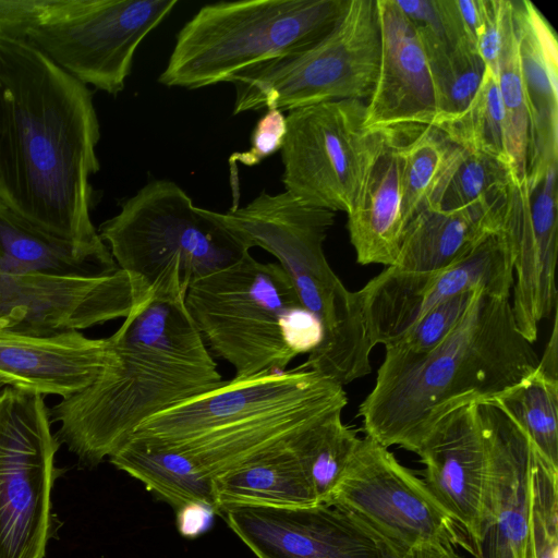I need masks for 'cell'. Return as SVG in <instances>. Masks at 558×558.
I'll list each match as a JSON object with an SVG mask.
<instances>
[{"mask_svg":"<svg viewBox=\"0 0 558 558\" xmlns=\"http://www.w3.org/2000/svg\"><path fill=\"white\" fill-rule=\"evenodd\" d=\"M0 198L46 232L113 258L90 211L100 169L93 90L28 44L0 36Z\"/></svg>","mask_w":558,"mask_h":558,"instance_id":"1","label":"cell"},{"mask_svg":"<svg viewBox=\"0 0 558 558\" xmlns=\"http://www.w3.org/2000/svg\"><path fill=\"white\" fill-rule=\"evenodd\" d=\"M186 289L178 277L155 283L109 337L116 362L49 410L57 439L83 465H98L145 421L223 380L186 310Z\"/></svg>","mask_w":558,"mask_h":558,"instance_id":"2","label":"cell"},{"mask_svg":"<svg viewBox=\"0 0 558 558\" xmlns=\"http://www.w3.org/2000/svg\"><path fill=\"white\" fill-rule=\"evenodd\" d=\"M538 361L533 343L517 327L510 298L480 291L434 349L420 354L385 349L357 416L365 436L415 453L448 412L493 400L531 374Z\"/></svg>","mask_w":558,"mask_h":558,"instance_id":"3","label":"cell"},{"mask_svg":"<svg viewBox=\"0 0 558 558\" xmlns=\"http://www.w3.org/2000/svg\"><path fill=\"white\" fill-rule=\"evenodd\" d=\"M348 403L343 387L311 369L222 380L145 421L130 440L180 452L213 478L290 446Z\"/></svg>","mask_w":558,"mask_h":558,"instance_id":"4","label":"cell"},{"mask_svg":"<svg viewBox=\"0 0 558 558\" xmlns=\"http://www.w3.org/2000/svg\"><path fill=\"white\" fill-rule=\"evenodd\" d=\"M217 216L250 248L262 247L278 259L303 306L320 322L323 340L300 367L342 387L368 375L374 344L356 291L345 288L324 253L336 213L284 191L263 192L247 205Z\"/></svg>","mask_w":558,"mask_h":558,"instance_id":"5","label":"cell"},{"mask_svg":"<svg viewBox=\"0 0 558 558\" xmlns=\"http://www.w3.org/2000/svg\"><path fill=\"white\" fill-rule=\"evenodd\" d=\"M349 0H243L202 7L177 35L159 82L201 88L262 63L294 56L324 38Z\"/></svg>","mask_w":558,"mask_h":558,"instance_id":"6","label":"cell"},{"mask_svg":"<svg viewBox=\"0 0 558 558\" xmlns=\"http://www.w3.org/2000/svg\"><path fill=\"white\" fill-rule=\"evenodd\" d=\"M97 231L118 268L141 279L148 289L173 276L189 287L251 250L217 211L196 207L170 180L147 183Z\"/></svg>","mask_w":558,"mask_h":558,"instance_id":"7","label":"cell"},{"mask_svg":"<svg viewBox=\"0 0 558 558\" xmlns=\"http://www.w3.org/2000/svg\"><path fill=\"white\" fill-rule=\"evenodd\" d=\"M184 302L208 350L234 368V377L286 371L296 357L287 332L304 306L278 263L247 253L193 280Z\"/></svg>","mask_w":558,"mask_h":558,"instance_id":"8","label":"cell"},{"mask_svg":"<svg viewBox=\"0 0 558 558\" xmlns=\"http://www.w3.org/2000/svg\"><path fill=\"white\" fill-rule=\"evenodd\" d=\"M379 58L376 0H349L335 27L308 49L234 75L230 81L235 87L233 113L368 100Z\"/></svg>","mask_w":558,"mask_h":558,"instance_id":"9","label":"cell"},{"mask_svg":"<svg viewBox=\"0 0 558 558\" xmlns=\"http://www.w3.org/2000/svg\"><path fill=\"white\" fill-rule=\"evenodd\" d=\"M44 396L0 391V558H44L60 447Z\"/></svg>","mask_w":558,"mask_h":558,"instance_id":"10","label":"cell"},{"mask_svg":"<svg viewBox=\"0 0 558 558\" xmlns=\"http://www.w3.org/2000/svg\"><path fill=\"white\" fill-rule=\"evenodd\" d=\"M177 0H56L21 41L85 85L116 96L138 46Z\"/></svg>","mask_w":558,"mask_h":558,"instance_id":"11","label":"cell"},{"mask_svg":"<svg viewBox=\"0 0 558 558\" xmlns=\"http://www.w3.org/2000/svg\"><path fill=\"white\" fill-rule=\"evenodd\" d=\"M326 504L348 514L399 557L430 545L462 546L471 551L461 527L423 480L367 436L361 438Z\"/></svg>","mask_w":558,"mask_h":558,"instance_id":"12","label":"cell"},{"mask_svg":"<svg viewBox=\"0 0 558 558\" xmlns=\"http://www.w3.org/2000/svg\"><path fill=\"white\" fill-rule=\"evenodd\" d=\"M365 108L363 100H338L289 111L280 149L286 192L312 206L349 213L373 136Z\"/></svg>","mask_w":558,"mask_h":558,"instance_id":"13","label":"cell"},{"mask_svg":"<svg viewBox=\"0 0 558 558\" xmlns=\"http://www.w3.org/2000/svg\"><path fill=\"white\" fill-rule=\"evenodd\" d=\"M513 281L512 252L498 223L452 265L433 272L385 267L356 294L374 347H388L438 304L477 290L510 298Z\"/></svg>","mask_w":558,"mask_h":558,"instance_id":"14","label":"cell"},{"mask_svg":"<svg viewBox=\"0 0 558 558\" xmlns=\"http://www.w3.org/2000/svg\"><path fill=\"white\" fill-rule=\"evenodd\" d=\"M558 160L511 172L499 208V226L513 258L511 308L521 333L532 343L539 324L557 310Z\"/></svg>","mask_w":558,"mask_h":558,"instance_id":"15","label":"cell"},{"mask_svg":"<svg viewBox=\"0 0 558 558\" xmlns=\"http://www.w3.org/2000/svg\"><path fill=\"white\" fill-rule=\"evenodd\" d=\"M117 268L98 275H0V330L51 336L124 318L148 293Z\"/></svg>","mask_w":558,"mask_h":558,"instance_id":"16","label":"cell"},{"mask_svg":"<svg viewBox=\"0 0 558 558\" xmlns=\"http://www.w3.org/2000/svg\"><path fill=\"white\" fill-rule=\"evenodd\" d=\"M229 527L257 558H398L344 512L327 504L231 507Z\"/></svg>","mask_w":558,"mask_h":558,"instance_id":"17","label":"cell"},{"mask_svg":"<svg viewBox=\"0 0 558 558\" xmlns=\"http://www.w3.org/2000/svg\"><path fill=\"white\" fill-rule=\"evenodd\" d=\"M486 403L489 463L470 553L474 558H523L535 448L501 408Z\"/></svg>","mask_w":558,"mask_h":558,"instance_id":"18","label":"cell"},{"mask_svg":"<svg viewBox=\"0 0 558 558\" xmlns=\"http://www.w3.org/2000/svg\"><path fill=\"white\" fill-rule=\"evenodd\" d=\"M489 449L487 403L471 401L441 417L415 452L427 489L469 543L477 530Z\"/></svg>","mask_w":558,"mask_h":558,"instance_id":"19","label":"cell"},{"mask_svg":"<svg viewBox=\"0 0 558 558\" xmlns=\"http://www.w3.org/2000/svg\"><path fill=\"white\" fill-rule=\"evenodd\" d=\"M380 58L365 108V128L396 130L436 126L438 101L434 78L418 34L396 0H376Z\"/></svg>","mask_w":558,"mask_h":558,"instance_id":"20","label":"cell"},{"mask_svg":"<svg viewBox=\"0 0 558 558\" xmlns=\"http://www.w3.org/2000/svg\"><path fill=\"white\" fill-rule=\"evenodd\" d=\"M116 362L109 338L80 331L31 336L0 330V381L40 396L70 397Z\"/></svg>","mask_w":558,"mask_h":558,"instance_id":"21","label":"cell"},{"mask_svg":"<svg viewBox=\"0 0 558 558\" xmlns=\"http://www.w3.org/2000/svg\"><path fill=\"white\" fill-rule=\"evenodd\" d=\"M399 129L373 131L363 178L348 215V231L361 265L397 262L405 226L401 214L402 146Z\"/></svg>","mask_w":558,"mask_h":558,"instance_id":"22","label":"cell"},{"mask_svg":"<svg viewBox=\"0 0 558 558\" xmlns=\"http://www.w3.org/2000/svg\"><path fill=\"white\" fill-rule=\"evenodd\" d=\"M530 130L527 166L558 160V43L534 3L511 0Z\"/></svg>","mask_w":558,"mask_h":558,"instance_id":"23","label":"cell"},{"mask_svg":"<svg viewBox=\"0 0 558 558\" xmlns=\"http://www.w3.org/2000/svg\"><path fill=\"white\" fill-rule=\"evenodd\" d=\"M501 199L494 205L458 210L422 207L405 228L392 267L407 272H433L452 265L487 229L499 223Z\"/></svg>","mask_w":558,"mask_h":558,"instance_id":"24","label":"cell"},{"mask_svg":"<svg viewBox=\"0 0 558 558\" xmlns=\"http://www.w3.org/2000/svg\"><path fill=\"white\" fill-rule=\"evenodd\" d=\"M118 268L35 226L0 198V275H98Z\"/></svg>","mask_w":558,"mask_h":558,"instance_id":"25","label":"cell"},{"mask_svg":"<svg viewBox=\"0 0 558 558\" xmlns=\"http://www.w3.org/2000/svg\"><path fill=\"white\" fill-rule=\"evenodd\" d=\"M214 483L218 514L231 507L295 508L318 504L290 446L221 474Z\"/></svg>","mask_w":558,"mask_h":558,"instance_id":"26","label":"cell"},{"mask_svg":"<svg viewBox=\"0 0 558 558\" xmlns=\"http://www.w3.org/2000/svg\"><path fill=\"white\" fill-rule=\"evenodd\" d=\"M109 461L143 483L177 512L201 506L217 513L214 478L180 452L129 440L109 457Z\"/></svg>","mask_w":558,"mask_h":558,"instance_id":"27","label":"cell"},{"mask_svg":"<svg viewBox=\"0 0 558 558\" xmlns=\"http://www.w3.org/2000/svg\"><path fill=\"white\" fill-rule=\"evenodd\" d=\"M510 172V167L498 159L452 143L424 206L458 210L494 205L502 198Z\"/></svg>","mask_w":558,"mask_h":558,"instance_id":"28","label":"cell"},{"mask_svg":"<svg viewBox=\"0 0 558 558\" xmlns=\"http://www.w3.org/2000/svg\"><path fill=\"white\" fill-rule=\"evenodd\" d=\"M336 413L300 433L290 447L318 504H326L344 474L361 438Z\"/></svg>","mask_w":558,"mask_h":558,"instance_id":"29","label":"cell"},{"mask_svg":"<svg viewBox=\"0 0 558 558\" xmlns=\"http://www.w3.org/2000/svg\"><path fill=\"white\" fill-rule=\"evenodd\" d=\"M527 435L535 450L558 469V378L537 367L493 400Z\"/></svg>","mask_w":558,"mask_h":558,"instance_id":"30","label":"cell"},{"mask_svg":"<svg viewBox=\"0 0 558 558\" xmlns=\"http://www.w3.org/2000/svg\"><path fill=\"white\" fill-rule=\"evenodd\" d=\"M424 51L437 93L435 129L447 136L465 116L481 86L486 65L472 45L453 49L424 48Z\"/></svg>","mask_w":558,"mask_h":558,"instance_id":"31","label":"cell"},{"mask_svg":"<svg viewBox=\"0 0 558 558\" xmlns=\"http://www.w3.org/2000/svg\"><path fill=\"white\" fill-rule=\"evenodd\" d=\"M496 76L505 110L510 170L515 178H521L525 175L527 168L530 120L511 0H506Z\"/></svg>","mask_w":558,"mask_h":558,"instance_id":"32","label":"cell"},{"mask_svg":"<svg viewBox=\"0 0 558 558\" xmlns=\"http://www.w3.org/2000/svg\"><path fill=\"white\" fill-rule=\"evenodd\" d=\"M510 167L506 121L497 76L486 68L481 86L461 122L446 136Z\"/></svg>","mask_w":558,"mask_h":558,"instance_id":"33","label":"cell"},{"mask_svg":"<svg viewBox=\"0 0 558 558\" xmlns=\"http://www.w3.org/2000/svg\"><path fill=\"white\" fill-rule=\"evenodd\" d=\"M451 146L452 142L434 128H425L403 144L401 214L405 228L425 205Z\"/></svg>","mask_w":558,"mask_h":558,"instance_id":"34","label":"cell"},{"mask_svg":"<svg viewBox=\"0 0 558 558\" xmlns=\"http://www.w3.org/2000/svg\"><path fill=\"white\" fill-rule=\"evenodd\" d=\"M523 558H558V469L535 450Z\"/></svg>","mask_w":558,"mask_h":558,"instance_id":"35","label":"cell"},{"mask_svg":"<svg viewBox=\"0 0 558 558\" xmlns=\"http://www.w3.org/2000/svg\"><path fill=\"white\" fill-rule=\"evenodd\" d=\"M478 292L480 290L461 293L438 304L385 349L411 354L434 349L459 325Z\"/></svg>","mask_w":558,"mask_h":558,"instance_id":"36","label":"cell"},{"mask_svg":"<svg viewBox=\"0 0 558 558\" xmlns=\"http://www.w3.org/2000/svg\"><path fill=\"white\" fill-rule=\"evenodd\" d=\"M287 134V118L279 109H267L257 121L251 135V147L230 156V163L235 161L253 167L281 149Z\"/></svg>","mask_w":558,"mask_h":558,"instance_id":"37","label":"cell"},{"mask_svg":"<svg viewBox=\"0 0 558 558\" xmlns=\"http://www.w3.org/2000/svg\"><path fill=\"white\" fill-rule=\"evenodd\" d=\"M477 51L487 69L496 74L501 48L506 0H478Z\"/></svg>","mask_w":558,"mask_h":558,"instance_id":"38","label":"cell"},{"mask_svg":"<svg viewBox=\"0 0 558 558\" xmlns=\"http://www.w3.org/2000/svg\"><path fill=\"white\" fill-rule=\"evenodd\" d=\"M56 0H0V36L22 40Z\"/></svg>","mask_w":558,"mask_h":558,"instance_id":"39","label":"cell"},{"mask_svg":"<svg viewBox=\"0 0 558 558\" xmlns=\"http://www.w3.org/2000/svg\"><path fill=\"white\" fill-rule=\"evenodd\" d=\"M553 315L551 336L536 367L543 373L558 378L557 310Z\"/></svg>","mask_w":558,"mask_h":558,"instance_id":"40","label":"cell"},{"mask_svg":"<svg viewBox=\"0 0 558 558\" xmlns=\"http://www.w3.org/2000/svg\"><path fill=\"white\" fill-rule=\"evenodd\" d=\"M456 5L468 36L476 46V36L480 24V1L456 0Z\"/></svg>","mask_w":558,"mask_h":558,"instance_id":"41","label":"cell"},{"mask_svg":"<svg viewBox=\"0 0 558 558\" xmlns=\"http://www.w3.org/2000/svg\"><path fill=\"white\" fill-rule=\"evenodd\" d=\"M426 558H459L454 548L442 545H430L425 547Z\"/></svg>","mask_w":558,"mask_h":558,"instance_id":"42","label":"cell"},{"mask_svg":"<svg viewBox=\"0 0 558 558\" xmlns=\"http://www.w3.org/2000/svg\"><path fill=\"white\" fill-rule=\"evenodd\" d=\"M425 547L412 549L398 558H426Z\"/></svg>","mask_w":558,"mask_h":558,"instance_id":"43","label":"cell"},{"mask_svg":"<svg viewBox=\"0 0 558 558\" xmlns=\"http://www.w3.org/2000/svg\"><path fill=\"white\" fill-rule=\"evenodd\" d=\"M1 110H2V95H1V86H0V122H1Z\"/></svg>","mask_w":558,"mask_h":558,"instance_id":"44","label":"cell"},{"mask_svg":"<svg viewBox=\"0 0 558 558\" xmlns=\"http://www.w3.org/2000/svg\"><path fill=\"white\" fill-rule=\"evenodd\" d=\"M5 386L0 381V391L4 388Z\"/></svg>","mask_w":558,"mask_h":558,"instance_id":"45","label":"cell"}]
</instances>
